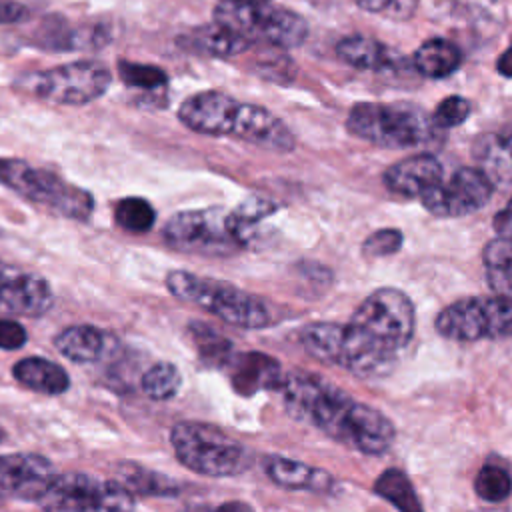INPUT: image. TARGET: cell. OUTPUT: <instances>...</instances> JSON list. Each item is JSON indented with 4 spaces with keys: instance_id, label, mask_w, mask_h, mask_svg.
<instances>
[{
    "instance_id": "7402d4cb",
    "label": "cell",
    "mask_w": 512,
    "mask_h": 512,
    "mask_svg": "<svg viewBox=\"0 0 512 512\" xmlns=\"http://www.w3.org/2000/svg\"><path fill=\"white\" fill-rule=\"evenodd\" d=\"M12 374L16 382H20L24 388L40 392V394H62L70 386V378L66 370L40 356L22 358L14 364Z\"/></svg>"
},
{
    "instance_id": "f35d334b",
    "label": "cell",
    "mask_w": 512,
    "mask_h": 512,
    "mask_svg": "<svg viewBox=\"0 0 512 512\" xmlns=\"http://www.w3.org/2000/svg\"><path fill=\"white\" fill-rule=\"evenodd\" d=\"M30 10L26 4L18 0H0V26H10V24H20L28 20Z\"/></svg>"
},
{
    "instance_id": "44dd1931",
    "label": "cell",
    "mask_w": 512,
    "mask_h": 512,
    "mask_svg": "<svg viewBox=\"0 0 512 512\" xmlns=\"http://www.w3.org/2000/svg\"><path fill=\"white\" fill-rule=\"evenodd\" d=\"M268 478L286 490H330L332 476L320 468H312L304 462L284 456H272L266 460Z\"/></svg>"
},
{
    "instance_id": "4dcf8cb0",
    "label": "cell",
    "mask_w": 512,
    "mask_h": 512,
    "mask_svg": "<svg viewBox=\"0 0 512 512\" xmlns=\"http://www.w3.org/2000/svg\"><path fill=\"white\" fill-rule=\"evenodd\" d=\"M118 76L120 80L146 94H156L164 92L168 84V74L154 64H140V62H130V60H120L118 62Z\"/></svg>"
},
{
    "instance_id": "8992f818",
    "label": "cell",
    "mask_w": 512,
    "mask_h": 512,
    "mask_svg": "<svg viewBox=\"0 0 512 512\" xmlns=\"http://www.w3.org/2000/svg\"><path fill=\"white\" fill-rule=\"evenodd\" d=\"M170 444L180 464L204 476H236L250 464V452L236 438L204 422L174 424Z\"/></svg>"
},
{
    "instance_id": "cb8c5ba5",
    "label": "cell",
    "mask_w": 512,
    "mask_h": 512,
    "mask_svg": "<svg viewBox=\"0 0 512 512\" xmlns=\"http://www.w3.org/2000/svg\"><path fill=\"white\" fill-rule=\"evenodd\" d=\"M336 56L356 70H388L396 64V54L382 42L366 36H346L336 44Z\"/></svg>"
},
{
    "instance_id": "5b68a950",
    "label": "cell",
    "mask_w": 512,
    "mask_h": 512,
    "mask_svg": "<svg viewBox=\"0 0 512 512\" xmlns=\"http://www.w3.org/2000/svg\"><path fill=\"white\" fill-rule=\"evenodd\" d=\"M112 84L108 66L96 60H76L14 78V88L34 100L54 106H84L102 98Z\"/></svg>"
},
{
    "instance_id": "4fadbf2b",
    "label": "cell",
    "mask_w": 512,
    "mask_h": 512,
    "mask_svg": "<svg viewBox=\"0 0 512 512\" xmlns=\"http://www.w3.org/2000/svg\"><path fill=\"white\" fill-rule=\"evenodd\" d=\"M54 466L40 454L0 456V502L38 500L54 478Z\"/></svg>"
},
{
    "instance_id": "8d00e7d4",
    "label": "cell",
    "mask_w": 512,
    "mask_h": 512,
    "mask_svg": "<svg viewBox=\"0 0 512 512\" xmlns=\"http://www.w3.org/2000/svg\"><path fill=\"white\" fill-rule=\"evenodd\" d=\"M366 12H386L402 18H410L416 0H354Z\"/></svg>"
},
{
    "instance_id": "1f68e13d",
    "label": "cell",
    "mask_w": 512,
    "mask_h": 512,
    "mask_svg": "<svg viewBox=\"0 0 512 512\" xmlns=\"http://www.w3.org/2000/svg\"><path fill=\"white\" fill-rule=\"evenodd\" d=\"M142 390L152 400H170L178 394L182 378L174 364L158 362L150 366L142 376Z\"/></svg>"
},
{
    "instance_id": "d6986e66",
    "label": "cell",
    "mask_w": 512,
    "mask_h": 512,
    "mask_svg": "<svg viewBox=\"0 0 512 512\" xmlns=\"http://www.w3.org/2000/svg\"><path fill=\"white\" fill-rule=\"evenodd\" d=\"M178 44L182 46V50L210 58H232L252 48L250 40L214 20L210 24H202L184 32L178 38Z\"/></svg>"
},
{
    "instance_id": "9c48e42d",
    "label": "cell",
    "mask_w": 512,
    "mask_h": 512,
    "mask_svg": "<svg viewBox=\"0 0 512 512\" xmlns=\"http://www.w3.org/2000/svg\"><path fill=\"white\" fill-rule=\"evenodd\" d=\"M44 512H134V494L120 480H100L84 472L54 474L36 500Z\"/></svg>"
},
{
    "instance_id": "ee69618b",
    "label": "cell",
    "mask_w": 512,
    "mask_h": 512,
    "mask_svg": "<svg viewBox=\"0 0 512 512\" xmlns=\"http://www.w3.org/2000/svg\"><path fill=\"white\" fill-rule=\"evenodd\" d=\"M8 272H10V270H8V268H4V266H2V262H0V280H2Z\"/></svg>"
},
{
    "instance_id": "f6af8a7d",
    "label": "cell",
    "mask_w": 512,
    "mask_h": 512,
    "mask_svg": "<svg viewBox=\"0 0 512 512\" xmlns=\"http://www.w3.org/2000/svg\"><path fill=\"white\" fill-rule=\"evenodd\" d=\"M2 440H4V430L0 428V442H2Z\"/></svg>"
},
{
    "instance_id": "ac0fdd59",
    "label": "cell",
    "mask_w": 512,
    "mask_h": 512,
    "mask_svg": "<svg viewBox=\"0 0 512 512\" xmlns=\"http://www.w3.org/2000/svg\"><path fill=\"white\" fill-rule=\"evenodd\" d=\"M232 364L230 382L238 394H256L260 390H278L284 378L280 364L262 354V352H246L232 356L228 360Z\"/></svg>"
},
{
    "instance_id": "4316f807",
    "label": "cell",
    "mask_w": 512,
    "mask_h": 512,
    "mask_svg": "<svg viewBox=\"0 0 512 512\" xmlns=\"http://www.w3.org/2000/svg\"><path fill=\"white\" fill-rule=\"evenodd\" d=\"M118 480L136 496H174L178 486L164 474L148 470L144 466L124 462L118 466Z\"/></svg>"
},
{
    "instance_id": "e575fe53",
    "label": "cell",
    "mask_w": 512,
    "mask_h": 512,
    "mask_svg": "<svg viewBox=\"0 0 512 512\" xmlns=\"http://www.w3.org/2000/svg\"><path fill=\"white\" fill-rule=\"evenodd\" d=\"M470 102L462 96H448L444 98L436 108L434 112L430 114L434 124L440 128V130H448V128H456L460 124H464L470 116Z\"/></svg>"
},
{
    "instance_id": "ba28073f",
    "label": "cell",
    "mask_w": 512,
    "mask_h": 512,
    "mask_svg": "<svg viewBox=\"0 0 512 512\" xmlns=\"http://www.w3.org/2000/svg\"><path fill=\"white\" fill-rule=\"evenodd\" d=\"M214 22L234 30L252 44L274 48H298L308 36L306 20L288 8L270 2H218Z\"/></svg>"
},
{
    "instance_id": "484cf974",
    "label": "cell",
    "mask_w": 512,
    "mask_h": 512,
    "mask_svg": "<svg viewBox=\"0 0 512 512\" xmlns=\"http://www.w3.org/2000/svg\"><path fill=\"white\" fill-rule=\"evenodd\" d=\"M482 266L488 286L512 298V236H496L484 246Z\"/></svg>"
},
{
    "instance_id": "7a4b0ae2",
    "label": "cell",
    "mask_w": 512,
    "mask_h": 512,
    "mask_svg": "<svg viewBox=\"0 0 512 512\" xmlns=\"http://www.w3.org/2000/svg\"><path fill=\"white\" fill-rule=\"evenodd\" d=\"M278 392L296 420L316 426L332 440L358 452L382 454L396 438L390 418L318 374L290 370L284 374Z\"/></svg>"
},
{
    "instance_id": "277c9868",
    "label": "cell",
    "mask_w": 512,
    "mask_h": 512,
    "mask_svg": "<svg viewBox=\"0 0 512 512\" xmlns=\"http://www.w3.org/2000/svg\"><path fill=\"white\" fill-rule=\"evenodd\" d=\"M166 286L178 300L194 304L230 326L258 330L270 322L268 306L232 284L186 270H172L166 276Z\"/></svg>"
},
{
    "instance_id": "f1b7e54d",
    "label": "cell",
    "mask_w": 512,
    "mask_h": 512,
    "mask_svg": "<svg viewBox=\"0 0 512 512\" xmlns=\"http://www.w3.org/2000/svg\"><path fill=\"white\" fill-rule=\"evenodd\" d=\"M276 210V204H272L266 198H248L242 204H238L232 212H228V226L238 240V244L244 248L256 230V222H260L264 216L272 214Z\"/></svg>"
},
{
    "instance_id": "b9f144b4",
    "label": "cell",
    "mask_w": 512,
    "mask_h": 512,
    "mask_svg": "<svg viewBox=\"0 0 512 512\" xmlns=\"http://www.w3.org/2000/svg\"><path fill=\"white\" fill-rule=\"evenodd\" d=\"M208 512H254V510L248 504L234 500V502H224L218 508H208Z\"/></svg>"
},
{
    "instance_id": "3957f363",
    "label": "cell",
    "mask_w": 512,
    "mask_h": 512,
    "mask_svg": "<svg viewBox=\"0 0 512 512\" xmlns=\"http://www.w3.org/2000/svg\"><path fill=\"white\" fill-rule=\"evenodd\" d=\"M346 128L352 136L382 148H416L440 138L432 116L414 104H354Z\"/></svg>"
},
{
    "instance_id": "9a60e30c",
    "label": "cell",
    "mask_w": 512,
    "mask_h": 512,
    "mask_svg": "<svg viewBox=\"0 0 512 512\" xmlns=\"http://www.w3.org/2000/svg\"><path fill=\"white\" fill-rule=\"evenodd\" d=\"M238 100L220 90H204L188 96L178 108V120L204 136H230Z\"/></svg>"
},
{
    "instance_id": "7c38bea8",
    "label": "cell",
    "mask_w": 512,
    "mask_h": 512,
    "mask_svg": "<svg viewBox=\"0 0 512 512\" xmlns=\"http://www.w3.org/2000/svg\"><path fill=\"white\" fill-rule=\"evenodd\" d=\"M494 192L492 180L476 166L458 168L448 180H442L420 196L424 208L440 218L466 216L480 210Z\"/></svg>"
},
{
    "instance_id": "d6a6232c",
    "label": "cell",
    "mask_w": 512,
    "mask_h": 512,
    "mask_svg": "<svg viewBox=\"0 0 512 512\" xmlns=\"http://www.w3.org/2000/svg\"><path fill=\"white\" fill-rule=\"evenodd\" d=\"M190 334L196 344V350L204 362L224 364L232 358V344L222 334L212 330L206 324H190Z\"/></svg>"
},
{
    "instance_id": "836d02e7",
    "label": "cell",
    "mask_w": 512,
    "mask_h": 512,
    "mask_svg": "<svg viewBox=\"0 0 512 512\" xmlns=\"http://www.w3.org/2000/svg\"><path fill=\"white\" fill-rule=\"evenodd\" d=\"M474 490L486 502H502L512 492V476L498 464H484L476 474Z\"/></svg>"
},
{
    "instance_id": "d590c367",
    "label": "cell",
    "mask_w": 512,
    "mask_h": 512,
    "mask_svg": "<svg viewBox=\"0 0 512 512\" xmlns=\"http://www.w3.org/2000/svg\"><path fill=\"white\" fill-rule=\"evenodd\" d=\"M402 246V234L396 228H382L372 232L364 244H362V252L366 258H382V256H390L394 252H398Z\"/></svg>"
},
{
    "instance_id": "ffe728a7",
    "label": "cell",
    "mask_w": 512,
    "mask_h": 512,
    "mask_svg": "<svg viewBox=\"0 0 512 512\" xmlns=\"http://www.w3.org/2000/svg\"><path fill=\"white\" fill-rule=\"evenodd\" d=\"M472 154L492 184L512 186V130L480 134L472 146Z\"/></svg>"
},
{
    "instance_id": "f546056e",
    "label": "cell",
    "mask_w": 512,
    "mask_h": 512,
    "mask_svg": "<svg viewBox=\"0 0 512 512\" xmlns=\"http://www.w3.org/2000/svg\"><path fill=\"white\" fill-rule=\"evenodd\" d=\"M114 220L130 234H146L156 222V210L146 198L128 196L114 206Z\"/></svg>"
},
{
    "instance_id": "6da1fadb",
    "label": "cell",
    "mask_w": 512,
    "mask_h": 512,
    "mask_svg": "<svg viewBox=\"0 0 512 512\" xmlns=\"http://www.w3.org/2000/svg\"><path fill=\"white\" fill-rule=\"evenodd\" d=\"M412 300L398 288L374 290L346 324L312 322L300 342L310 356L362 378L392 372L400 352L414 336Z\"/></svg>"
},
{
    "instance_id": "e0dca14e",
    "label": "cell",
    "mask_w": 512,
    "mask_h": 512,
    "mask_svg": "<svg viewBox=\"0 0 512 512\" xmlns=\"http://www.w3.org/2000/svg\"><path fill=\"white\" fill-rule=\"evenodd\" d=\"M384 186L406 198H420L444 180V168L432 154H414L392 164L384 176Z\"/></svg>"
},
{
    "instance_id": "603a6c76",
    "label": "cell",
    "mask_w": 512,
    "mask_h": 512,
    "mask_svg": "<svg viewBox=\"0 0 512 512\" xmlns=\"http://www.w3.org/2000/svg\"><path fill=\"white\" fill-rule=\"evenodd\" d=\"M56 350L76 364L96 362L106 350V334L90 324L62 328L54 338Z\"/></svg>"
},
{
    "instance_id": "7bdbcfd3",
    "label": "cell",
    "mask_w": 512,
    "mask_h": 512,
    "mask_svg": "<svg viewBox=\"0 0 512 512\" xmlns=\"http://www.w3.org/2000/svg\"><path fill=\"white\" fill-rule=\"evenodd\" d=\"M220 2H272V0H220Z\"/></svg>"
},
{
    "instance_id": "52a82bcc",
    "label": "cell",
    "mask_w": 512,
    "mask_h": 512,
    "mask_svg": "<svg viewBox=\"0 0 512 512\" xmlns=\"http://www.w3.org/2000/svg\"><path fill=\"white\" fill-rule=\"evenodd\" d=\"M0 184L24 200L72 220H88L94 210V198L88 190L20 158L0 156Z\"/></svg>"
},
{
    "instance_id": "d4e9b609",
    "label": "cell",
    "mask_w": 512,
    "mask_h": 512,
    "mask_svg": "<svg viewBox=\"0 0 512 512\" xmlns=\"http://www.w3.org/2000/svg\"><path fill=\"white\" fill-rule=\"evenodd\" d=\"M412 64L426 78H446L460 68L462 52L446 38H430L416 48Z\"/></svg>"
},
{
    "instance_id": "8fae6325",
    "label": "cell",
    "mask_w": 512,
    "mask_h": 512,
    "mask_svg": "<svg viewBox=\"0 0 512 512\" xmlns=\"http://www.w3.org/2000/svg\"><path fill=\"white\" fill-rule=\"evenodd\" d=\"M162 234L172 248L192 254L228 256L242 248L228 226V212L222 208L176 212L164 224Z\"/></svg>"
},
{
    "instance_id": "60d3db41",
    "label": "cell",
    "mask_w": 512,
    "mask_h": 512,
    "mask_svg": "<svg viewBox=\"0 0 512 512\" xmlns=\"http://www.w3.org/2000/svg\"><path fill=\"white\" fill-rule=\"evenodd\" d=\"M496 70H498V74L512 78V44L506 48V52L500 54V58L496 62Z\"/></svg>"
},
{
    "instance_id": "ab89813d",
    "label": "cell",
    "mask_w": 512,
    "mask_h": 512,
    "mask_svg": "<svg viewBox=\"0 0 512 512\" xmlns=\"http://www.w3.org/2000/svg\"><path fill=\"white\" fill-rule=\"evenodd\" d=\"M494 230L498 236H512V198L500 212H496Z\"/></svg>"
},
{
    "instance_id": "74e56055",
    "label": "cell",
    "mask_w": 512,
    "mask_h": 512,
    "mask_svg": "<svg viewBox=\"0 0 512 512\" xmlns=\"http://www.w3.org/2000/svg\"><path fill=\"white\" fill-rule=\"evenodd\" d=\"M26 330L14 318L0 316V350H18L26 344Z\"/></svg>"
},
{
    "instance_id": "5bb4252c",
    "label": "cell",
    "mask_w": 512,
    "mask_h": 512,
    "mask_svg": "<svg viewBox=\"0 0 512 512\" xmlns=\"http://www.w3.org/2000/svg\"><path fill=\"white\" fill-rule=\"evenodd\" d=\"M230 136L270 152H290L296 146L294 134L276 114L250 102H238Z\"/></svg>"
},
{
    "instance_id": "2e32d148",
    "label": "cell",
    "mask_w": 512,
    "mask_h": 512,
    "mask_svg": "<svg viewBox=\"0 0 512 512\" xmlns=\"http://www.w3.org/2000/svg\"><path fill=\"white\" fill-rule=\"evenodd\" d=\"M52 288L46 278L26 272H8L0 280V316L36 318L50 310Z\"/></svg>"
},
{
    "instance_id": "30bf717a",
    "label": "cell",
    "mask_w": 512,
    "mask_h": 512,
    "mask_svg": "<svg viewBox=\"0 0 512 512\" xmlns=\"http://www.w3.org/2000/svg\"><path fill=\"white\" fill-rule=\"evenodd\" d=\"M436 332L456 342L512 338V298L482 296L448 304L436 316Z\"/></svg>"
},
{
    "instance_id": "83f0119b",
    "label": "cell",
    "mask_w": 512,
    "mask_h": 512,
    "mask_svg": "<svg viewBox=\"0 0 512 512\" xmlns=\"http://www.w3.org/2000/svg\"><path fill=\"white\" fill-rule=\"evenodd\" d=\"M374 492L388 500L398 512H424L412 482L396 468H390L378 476L374 482Z\"/></svg>"
}]
</instances>
